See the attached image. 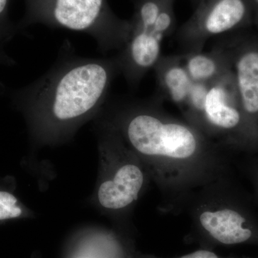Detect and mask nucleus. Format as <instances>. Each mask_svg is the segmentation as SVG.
Returning <instances> with one entry per match:
<instances>
[{
  "instance_id": "nucleus-1",
  "label": "nucleus",
  "mask_w": 258,
  "mask_h": 258,
  "mask_svg": "<svg viewBox=\"0 0 258 258\" xmlns=\"http://www.w3.org/2000/svg\"><path fill=\"white\" fill-rule=\"evenodd\" d=\"M159 102L107 100L102 126L116 132L143 162L160 192L161 211L179 215L198 189L231 171L230 157Z\"/></svg>"
},
{
  "instance_id": "nucleus-2",
  "label": "nucleus",
  "mask_w": 258,
  "mask_h": 258,
  "mask_svg": "<svg viewBox=\"0 0 258 258\" xmlns=\"http://www.w3.org/2000/svg\"><path fill=\"white\" fill-rule=\"evenodd\" d=\"M118 74L116 55L81 57L64 40L53 66L20 96L38 143L66 140L99 113Z\"/></svg>"
},
{
  "instance_id": "nucleus-3",
  "label": "nucleus",
  "mask_w": 258,
  "mask_h": 258,
  "mask_svg": "<svg viewBox=\"0 0 258 258\" xmlns=\"http://www.w3.org/2000/svg\"><path fill=\"white\" fill-rule=\"evenodd\" d=\"M188 243L200 248L258 246V215L252 198L232 171L205 185L190 200Z\"/></svg>"
},
{
  "instance_id": "nucleus-4",
  "label": "nucleus",
  "mask_w": 258,
  "mask_h": 258,
  "mask_svg": "<svg viewBox=\"0 0 258 258\" xmlns=\"http://www.w3.org/2000/svg\"><path fill=\"white\" fill-rule=\"evenodd\" d=\"M26 13L22 27L42 24L87 34L106 55L119 51L128 40L130 20L117 16L107 0H25Z\"/></svg>"
},
{
  "instance_id": "nucleus-5",
  "label": "nucleus",
  "mask_w": 258,
  "mask_h": 258,
  "mask_svg": "<svg viewBox=\"0 0 258 258\" xmlns=\"http://www.w3.org/2000/svg\"><path fill=\"white\" fill-rule=\"evenodd\" d=\"M102 132L100 149L106 164L97 192L98 203L110 213L124 215L152 179L143 162L116 132L106 127Z\"/></svg>"
},
{
  "instance_id": "nucleus-6",
  "label": "nucleus",
  "mask_w": 258,
  "mask_h": 258,
  "mask_svg": "<svg viewBox=\"0 0 258 258\" xmlns=\"http://www.w3.org/2000/svg\"><path fill=\"white\" fill-rule=\"evenodd\" d=\"M195 128L229 152L258 154V145L241 108L231 71L209 85Z\"/></svg>"
},
{
  "instance_id": "nucleus-7",
  "label": "nucleus",
  "mask_w": 258,
  "mask_h": 258,
  "mask_svg": "<svg viewBox=\"0 0 258 258\" xmlns=\"http://www.w3.org/2000/svg\"><path fill=\"white\" fill-rule=\"evenodd\" d=\"M253 28L249 0H200L187 21L176 32L184 52L203 50L209 40Z\"/></svg>"
},
{
  "instance_id": "nucleus-8",
  "label": "nucleus",
  "mask_w": 258,
  "mask_h": 258,
  "mask_svg": "<svg viewBox=\"0 0 258 258\" xmlns=\"http://www.w3.org/2000/svg\"><path fill=\"white\" fill-rule=\"evenodd\" d=\"M128 40L116 57L120 74L129 86L135 88L161 57L163 41L176 28L174 3L161 12L155 22L131 19Z\"/></svg>"
},
{
  "instance_id": "nucleus-9",
  "label": "nucleus",
  "mask_w": 258,
  "mask_h": 258,
  "mask_svg": "<svg viewBox=\"0 0 258 258\" xmlns=\"http://www.w3.org/2000/svg\"><path fill=\"white\" fill-rule=\"evenodd\" d=\"M230 55L241 108L258 145V32L249 30L222 36Z\"/></svg>"
},
{
  "instance_id": "nucleus-10",
  "label": "nucleus",
  "mask_w": 258,
  "mask_h": 258,
  "mask_svg": "<svg viewBox=\"0 0 258 258\" xmlns=\"http://www.w3.org/2000/svg\"><path fill=\"white\" fill-rule=\"evenodd\" d=\"M153 70L159 93L181 110L189 96L194 82L185 69L180 54L161 55Z\"/></svg>"
},
{
  "instance_id": "nucleus-11",
  "label": "nucleus",
  "mask_w": 258,
  "mask_h": 258,
  "mask_svg": "<svg viewBox=\"0 0 258 258\" xmlns=\"http://www.w3.org/2000/svg\"><path fill=\"white\" fill-rule=\"evenodd\" d=\"M180 55L194 83L211 84L232 70L230 55L220 43L209 52H182Z\"/></svg>"
},
{
  "instance_id": "nucleus-12",
  "label": "nucleus",
  "mask_w": 258,
  "mask_h": 258,
  "mask_svg": "<svg viewBox=\"0 0 258 258\" xmlns=\"http://www.w3.org/2000/svg\"><path fill=\"white\" fill-rule=\"evenodd\" d=\"M23 214L18 200L11 193L0 191V220L18 218Z\"/></svg>"
},
{
  "instance_id": "nucleus-13",
  "label": "nucleus",
  "mask_w": 258,
  "mask_h": 258,
  "mask_svg": "<svg viewBox=\"0 0 258 258\" xmlns=\"http://www.w3.org/2000/svg\"><path fill=\"white\" fill-rule=\"evenodd\" d=\"M240 166L247 176L253 187L254 196L258 203V154H247Z\"/></svg>"
},
{
  "instance_id": "nucleus-14",
  "label": "nucleus",
  "mask_w": 258,
  "mask_h": 258,
  "mask_svg": "<svg viewBox=\"0 0 258 258\" xmlns=\"http://www.w3.org/2000/svg\"><path fill=\"white\" fill-rule=\"evenodd\" d=\"M141 258H252L246 257V256H223L217 254L214 252L213 249L207 248H200L190 253L184 254V255L178 256V257H159L155 255L142 256Z\"/></svg>"
},
{
  "instance_id": "nucleus-15",
  "label": "nucleus",
  "mask_w": 258,
  "mask_h": 258,
  "mask_svg": "<svg viewBox=\"0 0 258 258\" xmlns=\"http://www.w3.org/2000/svg\"><path fill=\"white\" fill-rule=\"evenodd\" d=\"M10 0H0V31L7 30V13Z\"/></svg>"
},
{
  "instance_id": "nucleus-16",
  "label": "nucleus",
  "mask_w": 258,
  "mask_h": 258,
  "mask_svg": "<svg viewBox=\"0 0 258 258\" xmlns=\"http://www.w3.org/2000/svg\"><path fill=\"white\" fill-rule=\"evenodd\" d=\"M253 13V27L258 32V0H249Z\"/></svg>"
},
{
  "instance_id": "nucleus-17",
  "label": "nucleus",
  "mask_w": 258,
  "mask_h": 258,
  "mask_svg": "<svg viewBox=\"0 0 258 258\" xmlns=\"http://www.w3.org/2000/svg\"><path fill=\"white\" fill-rule=\"evenodd\" d=\"M191 2H193L194 3H195V4H198L199 2H200V0H191Z\"/></svg>"
}]
</instances>
